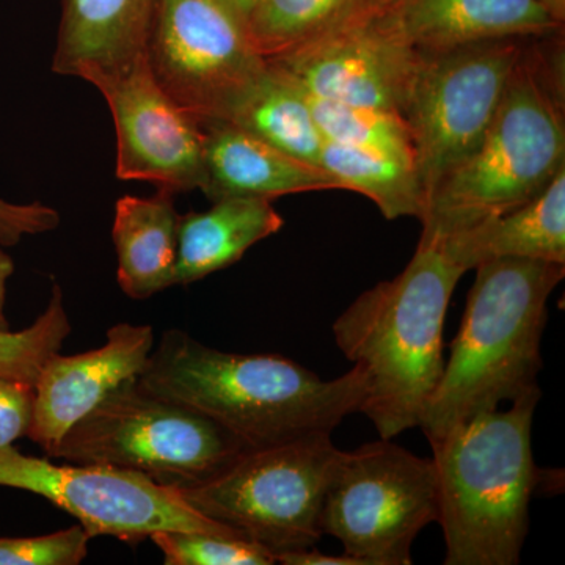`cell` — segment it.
Wrapping results in <instances>:
<instances>
[{
    "label": "cell",
    "instance_id": "cell-2",
    "mask_svg": "<svg viewBox=\"0 0 565 565\" xmlns=\"http://www.w3.org/2000/svg\"><path fill=\"white\" fill-rule=\"evenodd\" d=\"M463 274L437 236L422 234L403 273L356 297L334 321V343L366 377L360 412L381 438L419 426L444 374L445 319Z\"/></svg>",
    "mask_w": 565,
    "mask_h": 565
},
{
    "label": "cell",
    "instance_id": "cell-1",
    "mask_svg": "<svg viewBox=\"0 0 565 565\" xmlns=\"http://www.w3.org/2000/svg\"><path fill=\"white\" fill-rule=\"evenodd\" d=\"M137 382L217 423L244 449L332 435L366 394L359 364L323 381L286 356L218 351L182 330L162 333Z\"/></svg>",
    "mask_w": 565,
    "mask_h": 565
},
{
    "label": "cell",
    "instance_id": "cell-4",
    "mask_svg": "<svg viewBox=\"0 0 565 565\" xmlns=\"http://www.w3.org/2000/svg\"><path fill=\"white\" fill-rule=\"evenodd\" d=\"M541 392L476 415L430 444L446 565H515L544 471L531 433Z\"/></svg>",
    "mask_w": 565,
    "mask_h": 565
},
{
    "label": "cell",
    "instance_id": "cell-14",
    "mask_svg": "<svg viewBox=\"0 0 565 565\" xmlns=\"http://www.w3.org/2000/svg\"><path fill=\"white\" fill-rule=\"evenodd\" d=\"M355 14L419 57L479 41L550 35L563 25L541 0H366Z\"/></svg>",
    "mask_w": 565,
    "mask_h": 565
},
{
    "label": "cell",
    "instance_id": "cell-28",
    "mask_svg": "<svg viewBox=\"0 0 565 565\" xmlns=\"http://www.w3.org/2000/svg\"><path fill=\"white\" fill-rule=\"evenodd\" d=\"M35 412V385L0 377V448L28 437Z\"/></svg>",
    "mask_w": 565,
    "mask_h": 565
},
{
    "label": "cell",
    "instance_id": "cell-16",
    "mask_svg": "<svg viewBox=\"0 0 565 565\" xmlns=\"http://www.w3.org/2000/svg\"><path fill=\"white\" fill-rule=\"evenodd\" d=\"M203 193L211 200L228 196L274 200L291 193L341 189L322 167L286 154L232 122H204Z\"/></svg>",
    "mask_w": 565,
    "mask_h": 565
},
{
    "label": "cell",
    "instance_id": "cell-22",
    "mask_svg": "<svg viewBox=\"0 0 565 565\" xmlns=\"http://www.w3.org/2000/svg\"><path fill=\"white\" fill-rule=\"evenodd\" d=\"M319 166L340 182L341 189L373 200L388 221H422L427 199L414 162L382 152L323 141Z\"/></svg>",
    "mask_w": 565,
    "mask_h": 565
},
{
    "label": "cell",
    "instance_id": "cell-6",
    "mask_svg": "<svg viewBox=\"0 0 565 565\" xmlns=\"http://www.w3.org/2000/svg\"><path fill=\"white\" fill-rule=\"evenodd\" d=\"M341 449L332 435H310L245 449L207 481L177 489L193 511L275 557L322 537L323 500Z\"/></svg>",
    "mask_w": 565,
    "mask_h": 565
},
{
    "label": "cell",
    "instance_id": "cell-19",
    "mask_svg": "<svg viewBox=\"0 0 565 565\" xmlns=\"http://www.w3.org/2000/svg\"><path fill=\"white\" fill-rule=\"evenodd\" d=\"M180 218L174 193L163 189L152 196H121L115 204L111 237L117 280L126 296L150 299L174 286Z\"/></svg>",
    "mask_w": 565,
    "mask_h": 565
},
{
    "label": "cell",
    "instance_id": "cell-17",
    "mask_svg": "<svg viewBox=\"0 0 565 565\" xmlns=\"http://www.w3.org/2000/svg\"><path fill=\"white\" fill-rule=\"evenodd\" d=\"M158 0H62L52 71L93 77L125 68L147 52Z\"/></svg>",
    "mask_w": 565,
    "mask_h": 565
},
{
    "label": "cell",
    "instance_id": "cell-21",
    "mask_svg": "<svg viewBox=\"0 0 565 565\" xmlns=\"http://www.w3.org/2000/svg\"><path fill=\"white\" fill-rule=\"evenodd\" d=\"M286 154L319 166L323 137L302 88L267 63V70L237 103L228 120Z\"/></svg>",
    "mask_w": 565,
    "mask_h": 565
},
{
    "label": "cell",
    "instance_id": "cell-25",
    "mask_svg": "<svg viewBox=\"0 0 565 565\" xmlns=\"http://www.w3.org/2000/svg\"><path fill=\"white\" fill-rule=\"evenodd\" d=\"M71 333L63 291L52 285L51 299L43 313L21 332L0 330V377L35 385L43 364L61 352Z\"/></svg>",
    "mask_w": 565,
    "mask_h": 565
},
{
    "label": "cell",
    "instance_id": "cell-27",
    "mask_svg": "<svg viewBox=\"0 0 565 565\" xmlns=\"http://www.w3.org/2000/svg\"><path fill=\"white\" fill-rule=\"evenodd\" d=\"M90 541L79 523L35 537H0V565H79Z\"/></svg>",
    "mask_w": 565,
    "mask_h": 565
},
{
    "label": "cell",
    "instance_id": "cell-12",
    "mask_svg": "<svg viewBox=\"0 0 565 565\" xmlns=\"http://www.w3.org/2000/svg\"><path fill=\"white\" fill-rule=\"evenodd\" d=\"M111 111L121 181H145L172 193L202 191L204 129L163 92L147 52L125 68L93 77Z\"/></svg>",
    "mask_w": 565,
    "mask_h": 565
},
{
    "label": "cell",
    "instance_id": "cell-8",
    "mask_svg": "<svg viewBox=\"0 0 565 565\" xmlns=\"http://www.w3.org/2000/svg\"><path fill=\"white\" fill-rule=\"evenodd\" d=\"M438 519L433 457L381 438L341 452L323 500L322 534L362 565L412 564V545Z\"/></svg>",
    "mask_w": 565,
    "mask_h": 565
},
{
    "label": "cell",
    "instance_id": "cell-9",
    "mask_svg": "<svg viewBox=\"0 0 565 565\" xmlns=\"http://www.w3.org/2000/svg\"><path fill=\"white\" fill-rule=\"evenodd\" d=\"M147 57L163 92L202 125L228 120L267 70L226 0H158Z\"/></svg>",
    "mask_w": 565,
    "mask_h": 565
},
{
    "label": "cell",
    "instance_id": "cell-24",
    "mask_svg": "<svg viewBox=\"0 0 565 565\" xmlns=\"http://www.w3.org/2000/svg\"><path fill=\"white\" fill-rule=\"evenodd\" d=\"M305 96L323 140L415 163L414 140L403 115Z\"/></svg>",
    "mask_w": 565,
    "mask_h": 565
},
{
    "label": "cell",
    "instance_id": "cell-15",
    "mask_svg": "<svg viewBox=\"0 0 565 565\" xmlns=\"http://www.w3.org/2000/svg\"><path fill=\"white\" fill-rule=\"evenodd\" d=\"M152 349L151 326L120 322L107 330L102 348L51 355L35 382V412L28 437L50 456L74 424L139 377Z\"/></svg>",
    "mask_w": 565,
    "mask_h": 565
},
{
    "label": "cell",
    "instance_id": "cell-26",
    "mask_svg": "<svg viewBox=\"0 0 565 565\" xmlns=\"http://www.w3.org/2000/svg\"><path fill=\"white\" fill-rule=\"evenodd\" d=\"M151 542L167 565H273L275 557L250 541L199 531H158Z\"/></svg>",
    "mask_w": 565,
    "mask_h": 565
},
{
    "label": "cell",
    "instance_id": "cell-31",
    "mask_svg": "<svg viewBox=\"0 0 565 565\" xmlns=\"http://www.w3.org/2000/svg\"><path fill=\"white\" fill-rule=\"evenodd\" d=\"M14 274V263L0 247V330H10L9 319H7V286L11 275Z\"/></svg>",
    "mask_w": 565,
    "mask_h": 565
},
{
    "label": "cell",
    "instance_id": "cell-23",
    "mask_svg": "<svg viewBox=\"0 0 565 565\" xmlns=\"http://www.w3.org/2000/svg\"><path fill=\"white\" fill-rule=\"evenodd\" d=\"M366 0H258L248 13L253 44L266 61L281 57L332 31Z\"/></svg>",
    "mask_w": 565,
    "mask_h": 565
},
{
    "label": "cell",
    "instance_id": "cell-7",
    "mask_svg": "<svg viewBox=\"0 0 565 565\" xmlns=\"http://www.w3.org/2000/svg\"><path fill=\"white\" fill-rule=\"evenodd\" d=\"M243 451L217 423L148 392L136 379L74 424L50 457L106 465L182 489L221 473Z\"/></svg>",
    "mask_w": 565,
    "mask_h": 565
},
{
    "label": "cell",
    "instance_id": "cell-3",
    "mask_svg": "<svg viewBox=\"0 0 565 565\" xmlns=\"http://www.w3.org/2000/svg\"><path fill=\"white\" fill-rule=\"evenodd\" d=\"M475 270L462 323L419 422L429 444L476 415L541 392L548 299L565 264L500 258Z\"/></svg>",
    "mask_w": 565,
    "mask_h": 565
},
{
    "label": "cell",
    "instance_id": "cell-29",
    "mask_svg": "<svg viewBox=\"0 0 565 565\" xmlns=\"http://www.w3.org/2000/svg\"><path fill=\"white\" fill-rule=\"evenodd\" d=\"M61 223V214L46 204H14L0 200V245L13 247L24 236L50 233Z\"/></svg>",
    "mask_w": 565,
    "mask_h": 565
},
{
    "label": "cell",
    "instance_id": "cell-10",
    "mask_svg": "<svg viewBox=\"0 0 565 565\" xmlns=\"http://www.w3.org/2000/svg\"><path fill=\"white\" fill-rule=\"evenodd\" d=\"M523 50L497 39L423 57L403 117L427 200L484 139Z\"/></svg>",
    "mask_w": 565,
    "mask_h": 565
},
{
    "label": "cell",
    "instance_id": "cell-32",
    "mask_svg": "<svg viewBox=\"0 0 565 565\" xmlns=\"http://www.w3.org/2000/svg\"><path fill=\"white\" fill-rule=\"evenodd\" d=\"M541 2L552 13V17L563 24L565 20V0H541Z\"/></svg>",
    "mask_w": 565,
    "mask_h": 565
},
{
    "label": "cell",
    "instance_id": "cell-33",
    "mask_svg": "<svg viewBox=\"0 0 565 565\" xmlns=\"http://www.w3.org/2000/svg\"><path fill=\"white\" fill-rule=\"evenodd\" d=\"M226 2L239 11L245 20H247L248 13H250L253 7H255V3L258 2V0H226Z\"/></svg>",
    "mask_w": 565,
    "mask_h": 565
},
{
    "label": "cell",
    "instance_id": "cell-18",
    "mask_svg": "<svg viewBox=\"0 0 565 565\" xmlns=\"http://www.w3.org/2000/svg\"><path fill=\"white\" fill-rule=\"evenodd\" d=\"M437 237L465 273L500 258L565 264V167L531 202L463 232Z\"/></svg>",
    "mask_w": 565,
    "mask_h": 565
},
{
    "label": "cell",
    "instance_id": "cell-30",
    "mask_svg": "<svg viewBox=\"0 0 565 565\" xmlns=\"http://www.w3.org/2000/svg\"><path fill=\"white\" fill-rule=\"evenodd\" d=\"M277 563L282 565H362L355 557L345 555H326L318 552L316 546L305 550H296V552L285 553L277 557Z\"/></svg>",
    "mask_w": 565,
    "mask_h": 565
},
{
    "label": "cell",
    "instance_id": "cell-20",
    "mask_svg": "<svg viewBox=\"0 0 565 565\" xmlns=\"http://www.w3.org/2000/svg\"><path fill=\"white\" fill-rule=\"evenodd\" d=\"M212 203L207 211L181 215L174 286L226 269L285 225L273 200L228 196Z\"/></svg>",
    "mask_w": 565,
    "mask_h": 565
},
{
    "label": "cell",
    "instance_id": "cell-13",
    "mask_svg": "<svg viewBox=\"0 0 565 565\" xmlns=\"http://www.w3.org/2000/svg\"><path fill=\"white\" fill-rule=\"evenodd\" d=\"M422 61L353 13L319 39L267 63L316 98L403 115Z\"/></svg>",
    "mask_w": 565,
    "mask_h": 565
},
{
    "label": "cell",
    "instance_id": "cell-5",
    "mask_svg": "<svg viewBox=\"0 0 565 565\" xmlns=\"http://www.w3.org/2000/svg\"><path fill=\"white\" fill-rule=\"evenodd\" d=\"M563 110L541 55L523 50L484 139L430 193L422 234L463 232L544 191L565 167Z\"/></svg>",
    "mask_w": 565,
    "mask_h": 565
},
{
    "label": "cell",
    "instance_id": "cell-11",
    "mask_svg": "<svg viewBox=\"0 0 565 565\" xmlns=\"http://www.w3.org/2000/svg\"><path fill=\"white\" fill-rule=\"evenodd\" d=\"M0 487L39 494L73 515L92 539L137 545L172 530L239 537L193 511L174 487L106 465H57L7 446L0 448Z\"/></svg>",
    "mask_w": 565,
    "mask_h": 565
}]
</instances>
